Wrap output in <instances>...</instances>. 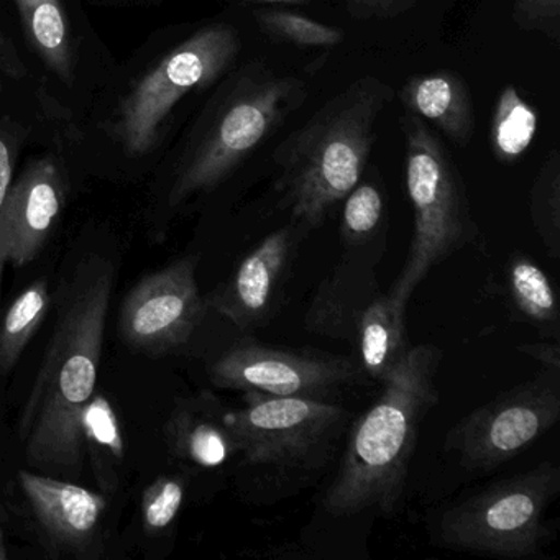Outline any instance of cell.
<instances>
[{
  "label": "cell",
  "mask_w": 560,
  "mask_h": 560,
  "mask_svg": "<svg viewBox=\"0 0 560 560\" xmlns=\"http://www.w3.org/2000/svg\"><path fill=\"white\" fill-rule=\"evenodd\" d=\"M229 81L214 116L173 185L170 206L221 185L307 97L303 80L280 77L261 61H252Z\"/></svg>",
  "instance_id": "obj_6"
},
{
  "label": "cell",
  "mask_w": 560,
  "mask_h": 560,
  "mask_svg": "<svg viewBox=\"0 0 560 560\" xmlns=\"http://www.w3.org/2000/svg\"><path fill=\"white\" fill-rule=\"evenodd\" d=\"M50 294L44 280L35 281L0 317V380L18 365L38 327L44 323Z\"/></svg>",
  "instance_id": "obj_22"
},
{
  "label": "cell",
  "mask_w": 560,
  "mask_h": 560,
  "mask_svg": "<svg viewBox=\"0 0 560 560\" xmlns=\"http://www.w3.org/2000/svg\"><path fill=\"white\" fill-rule=\"evenodd\" d=\"M185 481L178 477H160L147 488L142 497V521L147 533H163L185 503Z\"/></svg>",
  "instance_id": "obj_26"
},
{
  "label": "cell",
  "mask_w": 560,
  "mask_h": 560,
  "mask_svg": "<svg viewBox=\"0 0 560 560\" xmlns=\"http://www.w3.org/2000/svg\"><path fill=\"white\" fill-rule=\"evenodd\" d=\"M508 294L517 313L540 329L559 327V303L546 271L526 255L511 258L506 268Z\"/></svg>",
  "instance_id": "obj_20"
},
{
  "label": "cell",
  "mask_w": 560,
  "mask_h": 560,
  "mask_svg": "<svg viewBox=\"0 0 560 560\" xmlns=\"http://www.w3.org/2000/svg\"><path fill=\"white\" fill-rule=\"evenodd\" d=\"M241 40L234 27L209 25L170 51L124 101L120 137L130 155L149 153L176 104L222 77L237 60Z\"/></svg>",
  "instance_id": "obj_8"
},
{
  "label": "cell",
  "mask_w": 560,
  "mask_h": 560,
  "mask_svg": "<svg viewBox=\"0 0 560 560\" xmlns=\"http://www.w3.org/2000/svg\"><path fill=\"white\" fill-rule=\"evenodd\" d=\"M513 21L520 31L560 38V0H514Z\"/></svg>",
  "instance_id": "obj_28"
},
{
  "label": "cell",
  "mask_w": 560,
  "mask_h": 560,
  "mask_svg": "<svg viewBox=\"0 0 560 560\" xmlns=\"http://www.w3.org/2000/svg\"><path fill=\"white\" fill-rule=\"evenodd\" d=\"M19 483L55 550L81 556L94 546L106 498L54 475L31 470L19 471Z\"/></svg>",
  "instance_id": "obj_14"
},
{
  "label": "cell",
  "mask_w": 560,
  "mask_h": 560,
  "mask_svg": "<svg viewBox=\"0 0 560 560\" xmlns=\"http://www.w3.org/2000/svg\"><path fill=\"white\" fill-rule=\"evenodd\" d=\"M362 376L357 360L347 357L255 342L232 347L209 369V380L219 389L320 401H330L339 389Z\"/></svg>",
  "instance_id": "obj_10"
},
{
  "label": "cell",
  "mask_w": 560,
  "mask_h": 560,
  "mask_svg": "<svg viewBox=\"0 0 560 560\" xmlns=\"http://www.w3.org/2000/svg\"><path fill=\"white\" fill-rule=\"evenodd\" d=\"M255 21L261 34L298 47H337L343 42V32L339 27L320 24L296 12H255Z\"/></svg>",
  "instance_id": "obj_25"
},
{
  "label": "cell",
  "mask_w": 560,
  "mask_h": 560,
  "mask_svg": "<svg viewBox=\"0 0 560 560\" xmlns=\"http://www.w3.org/2000/svg\"><path fill=\"white\" fill-rule=\"evenodd\" d=\"M114 267L93 255L65 284L57 329L21 422L25 458L47 475L80 477L84 411L96 395Z\"/></svg>",
  "instance_id": "obj_1"
},
{
  "label": "cell",
  "mask_w": 560,
  "mask_h": 560,
  "mask_svg": "<svg viewBox=\"0 0 560 560\" xmlns=\"http://www.w3.org/2000/svg\"><path fill=\"white\" fill-rule=\"evenodd\" d=\"M225 411L252 500L273 503L314 483L349 428L350 412L332 401L244 393Z\"/></svg>",
  "instance_id": "obj_4"
},
{
  "label": "cell",
  "mask_w": 560,
  "mask_h": 560,
  "mask_svg": "<svg viewBox=\"0 0 560 560\" xmlns=\"http://www.w3.org/2000/svg\"><path fill=\"white\" fill-rule=\"evenodd\" d=\"M530 219L552 260L560 255V156L552 150L530 188Z\"/></svg>",
  "instance_id": "obj_24"
},
{
  "label": "cell",
  "mask_w": 560,
  "mask_h": 560,
  "mask_svg": "<svg viewBox=\"0 0 560 560\" xmlns=\"http://www.w3.org/2000/svg\"><path fill=\"white\" fill-rule=\"evenodd\" d=\"M559 491L560 468L540 462L448 506L439 520V540L447 549L478 556H536L549 537L544 514Z\"/></svg>",
  "instance_id": "obj_7"
},
{
  "label": "cell",
  "mask_w": 560,
  "mask_h": 560,
  "mask_svg": "<svg viewBox=\"0 0 560 560\" xmlns=\"http://www.w3.org/2000/svg\"><path fill=\"white\" fill-rule=\"evenodd\" d=\"M395 91L366 77L330 97L273 152L275 191L304 234L323 225L359 185L376 140L380 116Z\"/></svg>",
  "instance_id": "obj_3"
},
{
  "label": "cell",
  "mask_w": 560,
  "mask_h": 560,
  "mask_svg": "<svg viewBox=\"0 0 560 560\" xmlns=\"http://www.w3.org/2000/svg\"><path fill=\"white\" fill-rule=\"evenodd\" d=\"M415 5L416 0H347V11L357 21L398 18Z\"/></svg>",
  "instance_id": "obj_29"
},
{
  "label": "cell",
  "mask_w": 560,
  "mask_h": 560,
  "mask_svg": "<svg viewBox=\"0 0 560 560\" xmlns=\"http://www.w3.org/2000/svg\"><path fill=\"white\" fill-rule=\"evenodd\" d=\"M442 352L434 343L411 347L382 383L373 405L349 429L339 470L323 498L334 516L395 513L425 416L438 405Z\"/></svg>",
  "instance_id": "obj_2"
},
{
  "label": "cell",
  "mask_w": 560,
  "mask_h": 560,
  "mask_svg": "<svg viewBox=\"0 0 560 560\" xmlns=\"http://www.w3.org/2000/svg\"><path fill=\"white\" fill-rule=\"evenodd\" d=\"M25 31L45 63L61 78H73L70 35L60 0H15Z\"/></svg>",
  "instance_id": "obj_19"
},
{
  "label": "cell",
  "mask_w": 560,
  "mask_h": 560,
  "mask_svg": "<svg viewBox=\"0 0 560 560\" xmlns=\"http://www.w3.org/2000/svg\"><path fill=\"white\" fill-rule=\"evenodd\" d=\"M84 439L122 458L124 439L116 412L103 395H94L84 411Z\"/></svg>",
  "instance_id": "obj_27"
},
{
  "label": "cell",
  "mask_w": 560,
  "mask_h": 560,
  "mask_svg": "<svg viewBox=\"0 0 560 560\" xmlns=\"http://www.w3.org/2000/svg\"><path fill=\"white\" fill-rule=\"evenodd\" d=\"M399 100L409 114L434 124L452 143L467 147L475 130L470 88L451 70L429 71L406 81Z\"/></svg>",
  "instance_id": "obj_17"
},
{
  "label": "cell",
  "mask_w": 560,
  "mask_h": 560,
  "mask_svg": "<svg viewBox=\"0 0 560 560\" xmlns=\"http://www.w3.org/2000/svg\"><path fill=\"white\" fill-rule=\"evenodd\" d=\"M0 556H2V553H0Z\"/></svg>",
  "instance_id": "obj_33"
},
{
  "label": "cell",
  "mask_w": 560,
  "mask_h": 560,
  "mask_svg": "<svg viewBox=\"0 0 560 560\" xmlns=\"http://www.w3.org/2000/svg\"><path fill=\"white\" fill-rule=\"evenodd\" d=\"M340 237L349 252L375 244L385 224V196L376 179H360L343 199Z\"/></svg>",
  "instance_id": "obj_23"
},
{
  "label": "cell",
  "mask_w": 560,
  "mask_h": 560,
  "mask_svg": "<svg viewBox=\"0 0 560 560\" xmlns=\"http://www.w3.org/2000/svg\"><path fill=\"white\" fill-rule=\"evenodd\" d=\"M521 353L530 357L534 362L540 363L546 372H560V347L557 340L553 342L524 343L517 347Z\"/></svg>",
  "instance_id": "obj_30"
},
{
  "label": "cell",
  "mask_w": 560,
  "mask_h": 560,
  "mask_svg": "<svg viewBox=\"0 0 560 560\" xmlns=\"http://www.w3.org/2000/svg\"><path fill=\"white\" fill-rule=\"evenodd\" d=\"M560 418L559 373L517 385L457 422L445 439L462 467L487 474L537 441Z\"/></svg>",
  "instance_id": "obj_9"
},
{
  "label": "cell",
  "mask_w": 560,
  "mask_h": 560,
  "mask_svg": "<svg viewBox=\"0 0 560 560\" xmlns=\"http://www.w3.org/2000/svg\"><path fill=\"white\" fill-rule=\"evenodd\" d=\"M196 255L140 280L124 301L119 334L133 352H170L185 346L205 319L208 304L196 281Z\"/></svg>",
  "instance_id": "obj_11"
},
{
  "label": "cell",
  "mask_w": 560,
  "mask_h": 560,
  "mask_svg": "<svg viewBox=\"0 0 560 560\" xmlns=\"http://www.w3.org/2000/svg\"><path fill=\"white\" fill-rule=\"evenodd\" d=\"M225 411L212 393H201L179 405L166 425L173 455L208 470L224 467L237 457Z\"/></svg>",
  "instance_id": "obj_16"
},
{
  "label": "cell",
  "mask_w": 560,
  "mask_h": 560,
  "mask_svg": "<svg viewBox=\"0 0 560 560\" xmlns=\"http://www.w3.org/2000/svg\"><path fill=\"white\" fill-rule=\"evenodd\" d=\"M4 516V510H2V508H0V517Z\"/></svg>",
  "instance_id": "obj_32"
},
{
  "label": "cell",
  "mask_w": 560,
  "mask_h": 560,
  "mask_svg": "<svg viewBox=\"0 0 560 560\" xmlns=\"http://www.w3.org/2000/svg\"><path fill=\"white\" fill-rule=\"evenodd\" d=\"M304 232L293 224L264 238L235 268L225 283L206 298L208 310L242 330L257 329L273 317L284 281Z\"/></svg>",
  "instance_id": "obj_12"
},
{
  "label": "cell",
  "mask_w": 560,
  "mask_h": 560,
  "mask_svg": "<svg viewBox=\"0 0 560 560\" xmlns=\"http://www.w3.org/2000/svg\"><path fill=\"white\" fill-rule=\"evenodd\" d=\"M406 143V191L412 208L408 260L388 291L406 311L425 277L477 235L464 178L447 147L412 114L401 117Z\"/></svg>",
  "instance_id": "obj_5"
},
{
  "label": "cell",
  "mask_w": 560,
  "mask_h": 560,
  "mask_svg": "<svg viewBox=\"0 0 560 560\" xmlns=\"http://www.w3.org/2000/svg\"><path fill=\"white\" fill-rule=\"evenodd\" d=\"M375 258L349 252L317 288L304 326L310 332L353 343L363 314L382 293Z\"/></svg>",
  "instance_id": "obj_15"
},
{
  "label": "cell",
  "mask_w": 560,
  "mask_h": 560,
  "mask_svg": "<svg viewBox=\"0 0 560 560\" xmlns=\"http://www.w3.org/2000/svg\"><path fill=\"white\" fill-rule=\"evenodd\" d=\"M537 113L521 97L516 88L506 86L498 96L491 117V152L498 162H517L536 139Z\"/></svg>",
  "instance_id": "obj_21"
},
{
  "label": "cell",
  "mask_w": 560,
  "mask_h": 560,
  "mask_svg": "<svg viewBox=\"0 0 560 560\" xmlns=\"http://www.w3.org/2000/svg\"><path fill=\"white\" fill-rule=\"evenodd\" d=\"M363 376L383 383L405 359L409 347L406 311L398 310L388 294L380 293L363 314L352 343Z\"/></svg>",
  "instance_id": "obj_18"
},
{
  "label": "cell",
  "mask_w": 560,
  "mask_h": 560,
  "mask_svg": "<svg viewBox=\"0 0 560 560\" xmlns=\"http://www.w3.org/2000/svg\"><path fill=\"white\" fill-rule=\"evenodd\" d=\"M244 4H306L307 0H242Z\"/></svg>",
  "instance_id": "obj_31"
},
{
  "label": "cell",
  "mask_w": 560,
  "mask_h": 560,
  "mask_svg": "<svg viewBox=\"0 0 560 560\" xmlns=\"http://www.w3.org/2000/svg\"><path fill=\"white\" fill-rule=\"evenodd\" d=\"M65 202L63 179L50 159L32 163L11 186L2 214L5 260L15 268L32 264L47 244Z\"/></svg>",
  "instance_id": "obj_13"
}]
</instances>
